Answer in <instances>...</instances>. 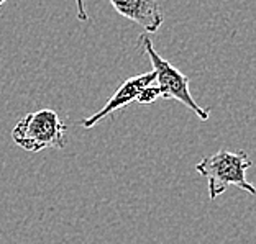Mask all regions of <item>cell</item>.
Instances as JSON below:
<instances>
[{
	"mask_svg": "<svg viewBox=\"0 0 256 244\" xmlns=\"http://www.w3.org/2000/svg\"><path fill=\"white\" fill-rule=\"evenodd\" d=\"M154 79H156L154 71H150V72H144V74L135 75V77L126 79L125 82L115 90V94L108 98L107 103L98 110V112L90 115V117H86L84 120H80V126L86 128V130H90V128H94L98 121L110 117L114 112H117V110L125 108L130 105V103L136 102L140 92H142L144 87L153 84Z\"/></svg>",
	"mask_w": 256,
	"mask_h": 244,
	"instance_id": "4",
	"label": "cell"
},
{
	"mask_svg": "<svg viewBox=\"0 0 256 244\" xmlns=\"http://www.w3.org/2000/svg\"><path fill=\"white\" fill-rule=\"evenodd\" d=\"M160 98H161V92L158 89V85L153 82L151 85L144 87V89L140 92L136 102L140 103V105H150V103H154L156 100H160Z\"/></svg>",
	"mask_w": 256,
	"mask_h": 244,
	"instance_id": "6",
	"label": "cell"
},
{
	"mask_svg": "<svg viewBox=\"0 0 256 244\" xmlns=\"http://www.w3.org/2000/svg\"><path fill=\"white\" fill-rule=\"evenodd\" d=\"M250 167H252V161L246 153L243 151L232 153V151L220 149L215 154L204 158L196 166V171L207 179L208 199L215 200L230 185H235V187L248 192L250 195H254V187L246 181V171Z\"/></svg>",
	"mask_w": 256,
	"mask_h": 244,
	"instance_id": "1",
	"label": "cell"
},
{
	"mask_svg": "<svg viewBox=\"0 0 256 244\" xmlns=\"http://www.w3.org/2000/svg\"><path fill=\"white\" fill-rule=\"evenodd\" d=\"M76 2V15H78L79 21L87 23L89 21V15L86 11V0H74Z\"/></svg>",
	"mask_w": 256,
	"mask_h": 244,
	"instance_id": "7",
	"label": "cell"
},
{
	"mask_svg": "<svg viewBox=\"0 0 256 244\" xmlns=\"http://www.w3.org/2000/svg\"><path fill=\"white\" fill-rule=\"evenodd\" d=\"M122 16L135 21L148 33H156L164 21L158 0H108Z\"/></svg>",
	"mask_w": 256,
	"mask_h": 244,
	"instance_id": "5",
	"label": "cell"
},
{
	"mask_svg": "<svg viewBox=\"0 0 256 244\" xmlns=\"http://www.w3.org/2000/svg\"><path fill=\"white\" fill-rule=\"evenodd\" d=\"M4 2H5V0H0V5H2V3H4Z\"/></svg>",
	"mask_w": 256,
	"mask_h": 244,
	"instance_id": "8",
	"label": "cell"
},
{
	"mask_svg": "<svg viewBox=\"0 0 256 244\" xmlns=\"http://www.w3.org/2000/svg\"><path fill=\"white\" fill-rule=\"evenodd\" d=\"M68 126L54 110L43 108L26 113L12 130V139L16 146L28 153H40L44 149H62L66 146Z\"/></svg>",
	"mask_w": 256,
	"mask_h": 244,
	"instance_id": "2",
	"label": "cell"
},
{
	"mask_svg": "<svg viewBox=\"0 0 256 244\" xmlns=\"http://www.w3.org/2000/svg\"><path fill=\"white\" fill-rule=\"evenodd\" d=\"M140 44H142V48L151 59V64H153V71L156 75L154 84L158 85V89L161 92V98H172V100H178L179 103H182L184 107L192 110L202 121H207L208 110L202 108L199 103L194 100V97L190 95V89H189L190 79L188 75L182 74L179 69L174 67L170 61L156 53L153 41H151V38L148 34H142V36H140Z\"/></svg>",
	"mask_w": 256,
	"mask_h": 244,
	"instance_id": "3",
	"label": "cell"
}]
</instances>
